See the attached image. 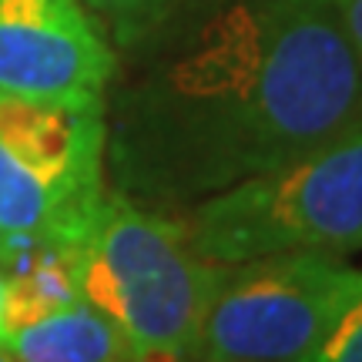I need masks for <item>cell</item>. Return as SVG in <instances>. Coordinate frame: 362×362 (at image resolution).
I'll return each instance as SVG.
<instances>
[{"label": "cell", "mask_w": 362, "mask_h": 362, "mask_svg": "<svg viewBox=\"0 0 362 362\" xmlns=\"http://www.w3.org/2000/svg\"><path fill=\"white\" fill-rule=\"evenodd\" d=\"M336 11H339V21H342V30L349 37L352 51L359 57L362 64V0H336Z\"/></svg>", "instance_id": "cell-10"}, {"label": "cell", "mask_w": 362, "mask_h": 362, "mask_svg": "<svg viewBox=\"0 0 362 362\" xmlns=\"http://www.w3.org/2000/svg\"><path fill=\"white\" fill-rule=\"evenodd\" d=\"M117 71L84 0H0V94L94 101Z\"/></svg>", "instance_id": "cell-6"}, {"label": "cell", "mask_w": 362, "mask_h": 362, "mask_svg": "<svg viewBox=\"0 0 362 362\" xmlns=\"http://www.w3.org/2000/svg\"><path fill=\"white\" fill-rule=\"evenodd\" d=\"M104 165V98L0 94V272L37 252L78 248L107 192Z\"/></svg>", "instance_id": "cell-3"}, {"label": "cell", "mask_w": 362, "mask_h": 362, "mask_svg": "<svg viewBox=\"0 0 362 362\" xmlns=\"http://www.w3.org/2000/svg\"><path fill=\"white\" fill-rule=\"evenodd\" d=\"M305 362H362V292Z\"/></svg>", "instance_id": "cell-9"}, {"label": "cell", "mask_w": 362, "mask_h": 362, "mask_svg": "<svg viewBox=\"0 0 362 362\" xmlns=\"http://www.w3.org/2000/svg\"><path fill=\"white\" fill-rule=\"evenodd\" d=\"M362 128V64L336 0H215L107 124L115 192L192 208Z\"/></svg>", "instance_id": "cell-1"}, {"label": "cell", "mask_w": 362, "mask_h": 362, "mask_svg": "<svg viewBox=\"0 0 362 362\" xmlns=\"http://www.w3.org/2000/svg\"><path fill=\"white\" fill-rule=\"evenodd\" d=\"M0 362H17V359H13L11 352H7V349H4V346H0Z\"/></svg>", "instance_id": "cell-12"}, {"label": "cell", "mask_w": 362, "mask_h": 362, "mask_svg": "<svg viewBox=\"0 0 362 362\" xmlns=\"http://www.w3.org/2000/svg\"><path fill=\"white\" fill-rule=\"evenodd\" d=\"M0 346L17 362H144L84 298L7 329Z\"/></svg>", "instance_id": "cell-7"}, {"label": "cell", "mask_w": 362, "mask_h": 362, "mask_svg": "<svg viewBox=\"0 0 362 362\" xmlns=\"http://www.w3.org/2000/svg\"><path fill=\"white\" fill-rule=\"evenodd\" d=\"M7 329V285H4V272H0V336Z\"/></svg>", "instance_id": "cell-11"}, {"label": "cell", "mask_w": 362, "mask_h": 362, "mask_svg": "<svg viewBox=\"0 0 362 362\" xmlns=\"http://www.w3.org/2000/svg\"><path fill=\"white\" fill-rule=\"evenodd\" d=\"M78 296L131 342L144 362H188L218 262L198 259L181 218L107 188L71 252Z\"/></svg>", "instance_id": "cell-2"}, {"label": "cell", "mask_w": 362, "mask_h": 362, "mask_svg": "<svg viewBox=\"0 0 362 362\" xmlns=\"http://www.w3.org/2000/svg\"><path fill=\"white\" fill-rule=\"evenodd\" d=\"M362 292L339 255H269L221 265L188 362H305Z\"/></svg>", "instance_id": "cell-5"}, {"label": "cell", "mask_w": 362, "mask_h": 362, "mask_svg": "<svg viewBox=\"0 0 362 362\" xmlns=\"http://www.w3.org/2000/svg\"><path fill=\"white\" fill-rule=\"evenodd\" d=\"M181 228L198 259L218 265L362 252V128L279 171L194 202L185 208Z\"/></svg>", "instance_id": "cell-4"}, {"label": "cell", "mask_w": 362, "mask_h": 362, "mask_svg": "<svg viewBox=\"0 0 362 362\" xmlns=\"http://www.w3.org/2000/svg\"><path fill=\"white\" fill-rule=\"evenodd\" d=\"M215 0H84V7L101 21L121 47H134L165 34L185 17H198Z\"/></svg>", "instance_id": "cell-8"}]
</instances>
